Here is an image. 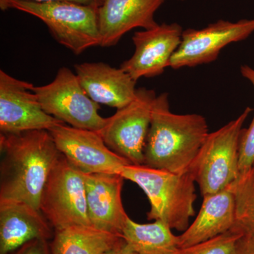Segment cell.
Segmentation results:
<instances>
[{"instance_id": "cell-1", "label": "cell", "mask_w": 254, "mask_h": 254, "mask_svg": "<svg viewBox=\"0 0 254 254\" xmlns=\"http://www.w3.org/2000/svg\"><path fill=\"white\" fill-rule=\"evenodd\" d=\"M0 199L40 210L42 193L62 153L48 130L0 135Z\"/></svg>"}, {"instance_id": "cell-28", "label": "cell", "mask_w": 254, "mask_h": 254, "mask_svg": "<svg viewBox=\"0 0 254 254\" xmlns=\"http://www.w3.org/2000/svg\"><path fill=\"white\" fill-rule=\"evenodd\" d=\"M181 1H185V0H181Z\"/></svg>"}, {"instance_id": "cell-25", "label": "cell", "mask_w": 254, "mask_h": 254, "mask_svg": "<svg viewBox=\"0 0 254 254\" xmlns=\"http://www.w3.org/2000/svg\"><path fill=\"white\" fill-rule=\"evenodd\" d=\"M23 1H35V2H50V1H70L85 5L99 6L102 0H23Z\"/></svg>"}, {"instance_id": "cell-11", "label": "cell", "mask_w": 254, "mask_h": 254, "mask_svg": "<svg viewBox=\"0 0 254 254\" xmlns=\"http://www.w3.org/2000/svg\"><path fill=\"white\" fill-rule=\"evenodd\" d=\"M57 147L68 163L83 174H120L131 165L105 144L98 131L62 124L50 129Z\"/></svg>"}, {"instance_id": "cell-3", "label": "cell", "mask_w": 254, "mask_h": 254, "mask_svg": "<svg viewBox=\"0 0 254 254\" xmlns=\"http://www.w3.org/2000/svg\"><path fill=\"white\" fill-rule=\"evenodd\" d=\"M120 175L136 184L148 197V220L165 222L172 230L180 232L190 226L197 197L195 180L190 173L180 175L143 165H127Z\"/></svg>"}, {"instance_id": "cell-6", "label": "cell", "mask_w": 254, "mask_h": 254, "mask_svg": "<svg viewBox=\"0 0 254 254\" xmlns=\"http://www.w3.org/2000/svg\"><path fill=\"white\" fill-rule=\"evenodd\" d=\"M40 210L54 230L91 225L83 173L63 154L50 173L42 193Z\"/></svg>"}, {"instance_id": "cell-2", "label": "cell", "mask_w": 254, "mask_h": 254, "mask_svg": "<svg viewBox=\"0 0 254 254\" xmlns=\"http://www.w3.org/2000/svg\"><path fill=\"white\" fill-rule=\"evenodd\" d=\"M208 134L204 117L198 114L172 113L168 93L157 95L143 165L180 175L189 173Z\"/></svg>"}, {"instance_id": "cell-17", "label": "cell", "mask_w": 254, "mask_h": 254, "mask_svg": "<svg viewBox=\"0 0 254 254\" xmlns=\"http://www.w3.org/2000/svg\"><path fill=\"white\" fill-rule=\"evenodd\" d=\"M232 185L203 196V203L194 221L178 236L180 249L210 240L233 229L235 205Z\"/></svg>"}, {"instance_id": "cell-22", "label": "cell", "mask_w": 254, "mask_h": 254, "mask_svg": "<svg viewBox=\"0 0 254 254\" xmlns=\"http://www.w3.org/2000/svg\"><path fill=\"white\" fill-rule=\"evenodd\" d=\"M242 76L247 78L254 88V68L248 65L240 68ZM254 166V115L250 127L242 129L240 146V174L249 171Z\"/></svg>"}, {"instance_id": "cell-14", "label": "cell", "mask_w": 254, "mask_h": 254, "mask_svg": "<svg viewBox=\"0 0 254 254\" xmlns=\"http://www.w3.org/2000/svg\"><path fill=\"white\" fill-rule=\"evenodd\" d=\"M165 0H102L98 8L100 46L118 44L133 28L158 26L154 15Z\"/></svg>"}, {"instance_id": "cell-26", "label": "cell", "mask_w": 254, "mask_h": 254, "mask_svg": "<svg viewBox=\"0 0 254 254\" xmlns=\"http://www.w3.org/2000/svg\"><path fill=\"white\" fill-rule=\"evenodd\" d=\"M106 254H136L130 248L129 246L127 245L126 242H123L118 247H115L113 250L108 252Z\"/></svg>"}, {"instance_id": "cell-23", "label": "cell", "mask_w": 254, "mask_h": 254, "mask_svg": "<svg viewBox=\"0 0 254 254\" xmlns=\"http://www.w3.org/2000/svg\"><path fill=\"white\" fill-rule=\"evenodd\" d=\"M9 254H51L48 241H30Z\"/></svg>"}, {"instance_id": "cell-27", "label": "cell", "mask_w": 254, "mask_h": 254, "mask_svg": "<svg viewBox=\"0 0 254 254\" xmlns=\"http://www.w3.org/2000/svg\"><path fill=\"white\" fill-rule=\"evenodd\" d=\"M10 0H0V8L2 11L9 9Z\"/></svg>"}, {"instance_id": "cell-4", "label": "cell", "mask_w": 254, "mask_h": 254, "mask_svg": "<svg viewBox=\"0 0 254 254\" xmlns=\"http://www.w3.org/2000/svg\"><path fill=\"white\" fill-rule=\"evenodd\" d=\"M252 111L247 107L238 118L209 133L189 170L203 196L225 190L240 177L241 135Z\"/></svg>"}, {"instance_id": "cell-12", "label": "cell", "mask_w": 254, "mask_h": 254, "mask_svg": "<svg viewBox=\"0 0 254 254\" xmlns=\"http://www.w3.org/2000/svg\"><path fill=\"white\" fill-rule=\"evenodd\" d=\"M183 29L177 23L158 24L136 32L132 37L135 52L120 68L134 81L162 74L170 67V60L181 43Z\"/></svg>"}, {"instance_id": "cell-20", "label": "cell", "mask_w": 254, "mask_h": 254, "mask_svg": "<svg viewBox=\"0 0 254 254\" xmlns=\"http://www.w3.org/2000/svg\"><path fill=\"white\" fill-rule=\"evenodd\" d=\"M235 205L234 230L254 240V166L232 185Z\"/></svg>"}, {"instance_id": "cell-19", "label": "cell", "mask_w": 254, "mask_h": 254, "mask_svg": "<svg viewBox=\"0 0 254 254\" xmlns=\"http://www.w3.org/2000/svg\"><path fill=\"white\" fill-rule=\"evenodd\" d=\"M165 222L137 223L127 220L123 235L127 245L136 254H176L180 247L178 236Z\"/></svg>"}, {"instance_id": "cell-10", "label": "cell", "mask_w": 254, "mask_h": 254, "mask_svg": "<svg viewBox=\"0 0 254 254\" xmlns=\"http://www.w3.org/2000/svg\"><path fill=\"white\" fill-rule=\"evenodd\" d=\"M254 32V19L236 22L219 20L200 29L183 31L181 43L170 60V67L179 69L213 63L224 48L244 41Z\"/></svg>"}, {"instance_id": "cell-15", "label": "cell", "mask_w": 254, "mask_h": 254, "mask_svg": "<svg viewBox=\"0 0 254 254\" xmlns=\"http://www.w3.org/2000/svg\"><path fill=\"white\" fill-rule=\"evenodd\" d=\"M55 230L41 210L22 200L0 199V254H9L30 241H49Z\"/></svg>"}, {"instance_id": "cell-16", "label": "cell", "mask_w": 254, "mask_h": 254, "mask_svg": "<svg viewBox=\"0 0 254 254\" xmlns=\"http://www.w3.org/2000/svg\"><path fill=\"white\" fill-rule=\"evenodd\" d=\"M74 68L81 86L98 104L121 109L136 96L137 81L120 67L99 62L78 64Z\"/></svg>"}, {"instance_id": "cell-8", "label": "cell", "mask_w": 254, "mask_h": 254, "mask_svg": "<svg viewBox=\"0 0 254 254\" xmlns=\"http://www.w3.org/2000/svg\"><path fill=\"white\" fill-rule=\"evenodd\" d=\"M157 95L153 90L137 88L129 104L105 118L98 133L107 146L131 165H143V151Z\"/></svg>"}, {"instance_id": "cell-9", "label": "cell", "mask_w": 254, "mask_h": 254, "mask_svg": "<svg viewBox=\"0 0 254 254\" xmlns=\"http://www.w3.org/2000/svg\"><path fill=\"white\" fill-rule=\"evenodd\" d=\"M33 83L0 71V131L18 134L34 130H48L64 123L42 108Z\"/></svg>"}, {"instance_id": "cell-5", "label": "cell", "mask_w": 254, "mask_h": 254, "mask_svg": "<svg viewBox=\"0 0 254 254\" xmlns=\"http://www.w3.org/2000/svg\"><path fill=\"white\" fill-rule=\"evenodd\" d=\"M97 6L70 1L10 0L9 9L39 18L58 43L76 55L100 46Z\"/></svg>"}, {"instance_id": "cell-13", "label": "cell", "mask_w": 254, "mask_h": 254, "mask_svg": "<svg viewBox=\"0 0 254 254\" xmlns=\"http://www.w3.org/2000/svg\"><path fill=\"white\" fill-rule=\"evenodd\" d=\"M88 217L92 226L123 235L128 216L122 190L125 178L120 174H83Z\"/></svg>"}, {"instance_id": "cell-7", "label": "cell", "mask_w": 254, "mask_h": 254, "mask_svg": "<svg viewBox=\"0 0 254 254\" xmlns=\"http://www.w3.org/2000/svg\"><path fill=\"white\" fill-rule=\"evenodd\" d=\"M33 90L43 110L66 125L95 131L104 126L99 104L87 94L76 73L66 66L58 70L51 83Z\"/></svg>"}, {"instance_id": "cell-18", "label": "cell", "mask_w": 254, "mask_h": 254, "mask_svg": "<svg viewBox=\"0 0 254 254\" xmlns=\"http://www.w3.org/2000/svg\"><path fill=\"white\" fill-rule=\"evenodd\" d=\"M124 242L123 235L91 225H74L55 230L50 254H106Z\"/></svg>"}, {"instance_id": "cell-21", "label": "cell", "mask_w": 254, "mask_h": 254, "mask_svg": "<svg viewBox=\"0 0 254 254\" xmlns=\"http://www.w3.org/2000/svg\"><path fill=\"white\" fill-rule=\"evenodd\" d=\"M242 234L236 230L179 250L176 254H236L237 244Z\"/></svg>"}, {"instance_id": "cell-24", "label": "cell", "mask_w": 254, "mask_h": 254, "mask_svg": "<svg viewBox=\"0 0 254 254\" xmlns=\"http://www.w3.org/2000/svg\"><path fill=\"white\" fill-rule=\"evenodd\" d=\"M236 254H254V240L242 235L237 244Z\"/></svg>"}]
</instances>
